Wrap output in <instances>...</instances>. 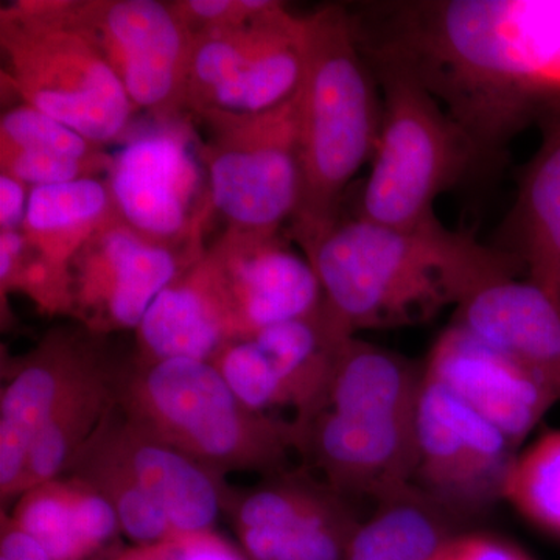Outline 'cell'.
Wrapping results in <instances>:
<instances>
[{
  "label": "cell",
  "instance_id": "6da1fadb",
  "mask_svg": "<svg viewBox=\"0 0 560 560\" xmlns=\"http://www.w3.org/2000/svg\"><path fill=\"white\" fill-rule=\"evenodd\" d=\"M349 13L372 68L418 81L492 162L560 117V0H396Z\"/></svg>",
  "mask_w": 560,
  "mask_h": 560
},
{
  "label": "cell",
  "instance_id": "7a4b0ae2",
  "mask_svg": "<svg viewBox=\"0 0 560 560\" xmlns=\"http://www.w3.org/2000/svg\"><path fill=\"white\" fill-rule=\"evenodd\" d=\"M302 253L327 307L353 335L425 323L489 283L525 278L510 253L440 219L416 228L340 219Z\"/></svg>",
  "mask_w": 560,
  "mask_h": 560
},
{
  "label": "cell",
  "instance_id": "3957f363",
  "mask_svg": "<svg viewBox=\"0 0 560 560\" xmlns=\"http://www.w3.org/2000/svg\"><path fill=\"white\" fill-rule=\"evenodd\" d=\"M305 18L304 73L296 92L301 200L291 237L307 248L341 217L342 195L372 160L382 125V90L361 51L348 7Z\"/></svg>",
  "mask_w": 560,
  "mask_h": 560
},
{
  "label": "cell",
  "instance_id": "277c9868",
  "mask_svg": "<svg viewBox=\"0 0 560 560\" xmlns=\"http://www.w3.org/2000/svg\"><path fill=\"white\" fill-rule=\"evenodd\" d=\"M117 405L154 438L215 474L291 469L296 427L291 419L253 410L210 361L132 357L120 364Z\"/></svg>",
  "mask_w": 560,
  "mask_h": 560
},
{
  "label": "cell",
  "instance_id": "5b68a950",
  "mask_svg": "<svg viewBox=\"0 0 560 560\" xmlns=\"http://www.w3.org/2000/svg\"><path fill=\"white\" fill-rule=\"evenodd\" d=\"M418 400L375 372L335 368L318 407L296 427L302 466L350 500L410 488L418 466Z\"/></svg>",
  "mask_w": 560,
  "mask_h": 560
},
{
  "label": "cell",
  "instance_id": "8992f818",
  "mask_svg": "<svg viewBox=\"0 0 560 560\" xmlns=\"http://www.w3.org/2000/svg\"><path fill=\"white\" fill-rule=\"evenodd\" d=\"M70 2L21 0L0 10L2 84L24 105L106 147L136 108L98 47L73 22Z\"/></svg>",
  "mask_w": 560,
  "mask_h": 560
},
{
  "label": "cell",
  "instance_id": "52a82bcc",
  "mask_svg": "<svg viewBox=\"0 0 560 560\" xmlns=\"http://www.w3.org/2000/svg\"><path fill=\"white\" fill-rule=\"evenodd\" d=\"M372 69L381 83L382 125L357 217L422 226L438 220L434 202L442 194L492 161L418 81Z\"/></svg>",
  "mask_w": 560,
  "mask_h": 560
},
{
  "label": "cell",
  "instance_id": "ba28073f",
  "mask_svg": "<svg viewBox=\"0 0 560 560\" xmlns=\"http://www.w3.org/2000/svg\"><path fill=\"white\" fill-rule=\"evenodd\" d=\"M190 117L208 131L200 139L201 160L213 213L226 231L280 234L301 200L296 94L264 113Z\"/></svg>",
  "mask_w": 560,
  "mask_h": 560
},
{
  "label": "cell",
  "instance_id": "9c48e42d",
  "mask_svg": "<svg viewBox=\"0 0 560 560\" xmlns=\"http://www.w3.org/2000/svg\"><path fill=\"white\" fill-rule=\"evenodd\" d=\"M184 117L156 120L113 154L106 180L117 219L151 245L202 250L213 215L200 138Z\"/></svg>",
  "mask_w": 560,
  "mask_h": 560
},
{
  "label": "cell",
  "instance_id": "30bf717a",
  "mask_svg": "<svg viewBox=\"0 0 560 560\" xmlns=\"http://www.w3.org/2000/svg\"><path fill=\"white\" fill-rule=\"evenodd\" d=\"M305 61V18L270 2L238 24L191 35L186 114H257L290 101Z\"/></svg>",
  "mask_w": 560,
  "mask_h": 560
},
{
  "label": "cell",
  "instance_id": "8fae6325",
  "mask_svg": "<svg viewBox=\"0 0 560 560\" xmlns=\"http://www.w3.org/2000/svg\"><path fill=\"white\" fill-rule=\"evenodd\" d=\"M69 13L109 62L136 109L160 121L184 117L191 33L171 2L77 0Z\"/></svg>",
  "mask_w": 560,
  "mask_h": 560
},
{
  "label": "cell",
  "instance_id": "7c38bea8",
  "mask_svg": "<svg viewBox=\"0 0 560 560\" xmlns=\"http://www.w3.org/2000/svg\"><path fill=\"white\" fill-rule=\"evenodd\" d=\"M223 515L249 560H346L361 523L353 500L304 466L231 486Z\"/></svg>",
  "mask_w": 560,
  "mask_h": 560
},
{
  "label": "cell",
  "instance_id": "4fadbf2b",
  "mask_svg": "<svg viewBox=\"0 0 560 560\" xmlns=\"http://www.w3.org/2000/svg\"><path fill=\"white\" fill-rule=\"evenodd\" d=\"M420 490L459 522L480 517L503 501L518 448L497 427L423 374L418 416Z\"/></svg>",
  "mask_w": 560,
  "mask_h": 560
},
{
  "label": "cell",
  "instance_id": "5bb4252c",
  "mask_svg": "<svg viewBox=\"0 0 560 560\" xmlns=\"http://www.w3.org/2000/svg\"><path fill=\"white\" fill-rule=\"evenodd\" d=\"M350 337L323 301L311 315L230 342L210 363L253 410L291 408V419L301 420L318 407Z\"/></svg>",
  "mask_w": 560,
  "mask_h": 560
},
{
  "label": "cell",
  "instance_id": "9a60e30c",
  "mask_svg": "<svg viewBox=\"0 0 560 560\" xmlns=\"http://www.w3.org/2000/svg\"><path fill=\"white\" fill-rule=\"evenodd\" d=\"M206 249L151 245L114 217L70 261L69 316L98 337L136 331L161 291Z\"/></svg>",
  "mask_w": 560,
  "mask_h": 560
},
{
  "label": "cell",
  "instance_id": "2e32d148",
  "mask_svg": "<svg viewBox=\"0 0 560 560\" xmlns=\"http://www.w3.org/2000/svg\"><path fill=\"white\" fill-rule=\"evenodd\" d=\"M105 337L57 327L18 359H3L0 390V499L22 493L33 442L62 401L88 375L110 360Z\"/></svg>",
  "mask_w": 560,
  "mask_h": 560
},
{
  "label": "cell",
  "instance_id": "e0dca14e",
  "mask_svg": "<svg viewBox=\"0 0 560 560\" xmlns=\"http://www.w3.org/2000/svg\"><path fill=\"white\" fill-rule=\"evenodd\" d=\"M423 374L497 427L518 451L559 404L537 375L455 323L431 346Z\"/></svg>",
  "mask_w": 560,
  "mask_h": 560
},
{
  "label": "cell",
  "instance_id": "ac0fdd59",
  "mask_svg": "<svg viewBox=\"0 0 560 560\" xmlns=\"http://www.w3.org/2000/svg\"><path fill=\"white\" fill-rule=\"evenodd\" d=\"M241 338L311 315L323 304L318 276L307 257L280 234L226 231L209 246Z\"/></svg>",
  "mask_w": 560,
  "mask_h": 560
},
{
  "label": "cell",
  "instance_id": "d6986e66",
  "mask_svg": "<svg viewBox=\"0 0 560 560\" xmlns=\"http://www.w3.org/2000/svg\"><path fill=\"white\" fill-rule=\"evenodd\" d=\"M90 441L165 512L176 536L215 529L231 489L226 477L154 438L117 404Z\"/></svg>",
  "mask_w": 560,
  "mask_h": 560
},
{
  "label": "cell",
  "instance_id": "ffe728a7",
  "mask_svg": "<svg viewBox=\"0 0 560 560\" xmlns=\"http://www.w3.org/2000/svg\"><path fill=\"white\" fill-rule=\"evenodd\" d=\"M241 340L217 261L205 253L161 291L136 329V359L210 361Z\"/></svg>",
  "mask_w": 560,
  "mask_h": 560
},
{
  "label": "cell",
  "instance_id": "44dd1931",
  "mask_svg": "<svg viewBox=\"0 0 560 560\" xmlns=\"http://www.w3.org/2000/svg\"><path fill=\"white\" fill-rule=\"evenodd\" d=\"M452 323L518 361L560 401V305L536 283H489L456 308Z\"/></svg>",
  "mask_w": 560,
  "mask_h": 560
},
{
  "label": "cell",
  "instance_id": "7402d4cb",
  "mask_svg": "<svg viewBox=\"0 0 560 560\" xmlns=\"http://www.w3.org/2000/svg\"><path fill=\"white\" fill-rule=\"evenodd\" d=\"M10 518L54 560H98L116 551L119 518L90 482L62 475L16 499Z\"/></svg>",
  "mask_w": 560,
  "mask_h": 560
},
{
  "label": "cell",
  "instance_id": "603a6c76",
  "mask_svg": "<svg viewBox=\"0 0 560 560\" xmlns=\"http://www.w3.org/2000/svg\"><path fill=\"white\" fill-rule=\"evenodd\" d=\"M540 130L539 150L523 167L495 246L521 261L525 279L560 305V117Z\"/></svg>",
  "mask_w": 560,
  "mask_h": 560
},
{
  "label": "cell",
  "instance_id": "cb8c5ba5",
  "mask_svg": "<svg viewBox=\"0 0 560 560\" xmlns=\"http://www.w3.org/2000/svg\"><path fill=\"white\" fill-rule=\"evenodd\" d=\"M452 512L418 486L375 503L350 540L346 560H438L466 533Z\"/></svg>",
  "mask_w": 560,
  "mask_h": 560
},
{
  "label": "cell",
  "instance_id": "d4e9b609",
  "mask_svg": "<svg viewBox=\"0 0 560 560\" xmlns=\"http://www.w3.org/2000/svg\"><path fill=\"white\" fill-rule=\"evenodd\" d=\"M116 215L108 180L84 178L33 187L21 232L33 249L60 270Z\"/></svg>",
  "mask_w": 560,
  "mask_h": 560
},
{
  "label": "cell",
  "instance_id": "484cf974",
  "mask_svg": "<svg viewBox=\"0 0 560 560\" xmlns=\"http://www.w3.org/2000/svg\"><path fill=\"white\" fill-rule=\"evenodd\" d=\"M121 363L108 360L69 394L33 442L22 492L68 474L73 460L117 404Z\"/></svg>",
  "mask_w": 560,
  "mask_h": 560
},
{
  "label": "cell",
  "instance_id": "4316f807",
  "mask_svg": "<svg viewBox=\"0 0 560 560\" xmlns=\"http://www.w3.org/2000/svg\"><path fill=\"white\" fill-rule=\"evenodd\" d=\"M503 501L539 528L560 537V430L518 452Z\"/></svg>",
  "mask_w": 560,
  "mask_h": 560
},
{
  "label": "cell",
  "instance_id": "83f0119b",
  "mask_svg": "<svg viewBox=\"0 0 560 560\" xmlns=\"http://www.w3.org/2000/svg\"><path fill=\"white\" fill-rule=\"evenodd\" d=\"M0 290L27 294L47 315H68L69 271L51 265L28 245L21 231L0 232Z\"/></svg>",
  "mask_w": 560,
  "mask_h": 560
},
{
  "label": "cell",
  "instance_id": "f1b7e54d",
  "mask_svg": "<svg viewBox=\"0 0 560 560\" xmlns=\"http://www.w3.org/2000/svg\"><path fill=\"white\" fill-rule=\"evenodd\" d=\"M106 153L105 147L24 103L7 109L0 119V156L95 160Z\"/></svg>",
  "mask_w": 560,
  "mask_h": 560
},
{
  "label": "cell",
  "instance_id": "f546056e",
  "mask_svg": "<svg viewBox=\"0 0 560 560\" xmlns=\"http://www.w3.org/2000/svg\"><path fill=\"white\" fill-rule=\"evenodd\" d=\"M270 2L271 0H176L171 3L180 21L195 35L209 28L238 24L259 13Z\"/></svg>",
  "mask_w": 560,
  "mask_h": 560
},
{
  "label": "cell",
  "instance_id": "4dcf8cb0",
  "mask_svg": "<svg viewBox=\"0 0 560 560\" xmlns=\"http://www.w3.org/2000/svg\"><path fill=\"white\" fill-rule=\"evenodd\" d=\"M160 545L161 560H248L213 530L178 534Z\"/></svg>",
  "mask_w": 560,
  "mask_h": 560
},
{
  "label": "cell",
  "instance_id": "1f68e13d",
  "mask_svg": "<svg viewBox=\"0 0 560 560\" xmlns=\"http://www.w3.org/2000/svg\"><path fill=\"white\" fill-rule=\"evenodd\" d=\"M438 560H533L510 541L480 533H460Z\"/></svg>",
  "mask_w": 560,
  "mask_h": 560
},
{
  "label": "cell",
  "instance_id": "d6a6232c",
  "mask_svg": "<svg viewBox=\"0 0 560 560\" xmlns=\"http://www.w3.org/2000/svg\"><path fill=\"white\" fill-rule=\"evenodd\" d=\"M31 190L21 180L0 173V232L21 231Z\"/></svg>",
  "mask_w": 560,
  "mask_h": 560
},
{
  "label": "cell",
  "instance_id": "836d02e7",
  "mask_svg": "<svg viewBox=\"0 0 560 560\" xmlns=\"http://www.w3.org/2000/svg\"><path fill=\"white\" fill-rule=\"evenodd\" d=\"M0 560H54L43 548L22 533L10 515L2 511L0 521Z\"/></svg>",
  "mask_w": 560,
  "mask_h": 560
},
{
  "label": "cell",
  "instance_id": "e575fe53",
  "mask_svg": "<svg viewBox=\"0 0 560 560\" xmlns=\"http://www.w3.org/2000/svg\"><path fill=\"white\" fill-rule=\"evenodd\" d=\"M98 560H161L160 545L151 547H131L127 550H116Z\"/></svg>",
  "mask_w": 560,
  "mask_h": 560
}]
</instances>
